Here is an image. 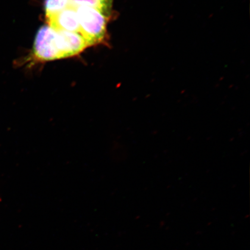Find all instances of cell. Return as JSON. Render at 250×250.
<instances>
[{
    "mask_svg": "<svg viewBox=\"0 0 250 250\" xmlns=\"http://www.w3.org/2000/svg\"><path fill=\"white\" fill-rule=\"evenodd\" d=\"M58 34L62 58L76 55L88 46L80 33L61 31Z\"/></svg>",
    "mask_w": 250,
    "mask_h": 250,
    "instance_id": "277c9868",
    "label": "cell"
},
{
    "mask_svg": "<svg viewBox=\"0 0 250 250\" xmlns=\"http://www.w3.org/2000/svg\"><path fill=\"white\" fill-rule=\"evenodd\" d=\"M69 6V0H45L46 17L57 14Z\"/></svg>",
    "mask_w": 250,
    "mask_h": 250,
    "instance_id": "8992f818",
    "label": "cell"
},
{
    "mask_svg": "<svg viewBox=\"0 0 250 250\" xmlns=\"http://www.w3.org/2000/svg\"><path fill=\"white\" fill-rule=\"evenodd\" d=\"M81 34L91 46L102 42L105 38L107 17L97 9L82 5L77 8Z\"/></svg>",
    "mask_w": 250,
    "mask_h": 250,
    "instance_id": "6da1fadb",
    "label": "cell"
},
{
    "mask_svg": "<svg viewBox=\"0 0 250 250\" xmlns=\"http://www.w3.org/2000/svg\"><path fill=\"white\" fill-rule=\"evenodd\" d=\"M113 0H69L70 5L77 8L80 6H88L102 12L106 17L110 14Z\"/></svg>",
    "mask_w": 250,
    "mask_h": 250,
    "instance_id": "5b68a950",
    "label": "cell"
},
{
    "mask_svg": "<svg viewBox=\"0 0 250 250\" xmlns=\"http://www.w3.org/2000/svg\"><path fill=\"white\" fill-rule=\"evenodd\" d=\"M49 26L57 31H70L79 33V20L77 8L69 6L57 14L47 17Z\"/></svg>",
    "mask_w": 250,
    "mask_h": 250,
    "instance_id": "3957f363",
    "label": "cell"
},
{
    "mask_svg": "<svg viewBox=\"0 0 250 250\" xmlns=\"http://www.w3.org/2000/svg\"><path fill=\"white\" fill-rule=\"evenodd\" d=\"M34 55L38 60L42 61L62 59L58 31L49 26L41 28L34 42Z\"/></svg>",
    "mask_w": 250,
    "mask_h": 250,
    "instance_id": "7a4b0ae2",
    "label": "cell"
}]
</instances>
